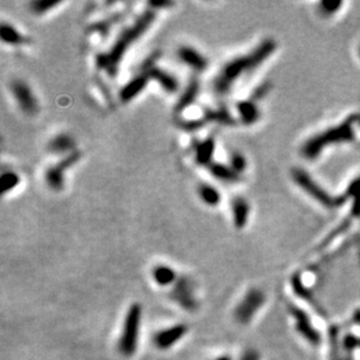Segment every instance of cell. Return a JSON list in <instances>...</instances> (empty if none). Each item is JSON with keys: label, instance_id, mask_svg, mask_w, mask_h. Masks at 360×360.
Here are the masks:
<instances>
[{"label": "cell", "instance_id": "cell-5", "mask_svg": "<svg viewBox=\"0 0 360 360\" xmlns=\"http://www.w3.org/2000/svg\"><path fill=\"white\" fill-rule=\"evenodd\" d=\"M266 302V295L258 288H252L234 309V318L240 324H249Z\"/></svg>", "mask_w": 360, "mask_h": 360}, {"label": "cell", "instance_id": "cell-14", "mask_svg": "<svg viewBox=\"0 0 360 360\" xmlns=\"http://www.w3.org/2000/svg\"><path fill=\"white\" fill-rule=\"evenodd\" d=\"M151 78L145 71H141V74H138L135 77L126 84L125 86L120 90L119 97L123 103H129L137 98L138 96L146 89L147 84L149 83Z\"/></svg>", "mask_w": 360, "mask_h": 360}, {"label": "cell", "instance_id": "cell-26", "mask_svg": "<svg viewBox=\"0 0 360 360\" xmlns=\"http://www.w3.org/2000/svg\"><path fill=\"white\" fill-rule=\"evenodd\" d=\"M20 183V177L14 171H6L2 175L0 178V189H2V195L10 193Z\"/></svg>", "mask_w": 360, "mask_h": 360}, {"label": "cell", "instance_id": "cell-6", "mask_svg": "<svg viewBox=\"0 0 360 360\" xmlns=\"http://www.w3.org/2000/svg\"><path fill=\"white\" fill-rule=\"evenodd\" d=\"M210 123L221 124V125L232 126L234 125V118L232 117L230 111L225 106L217 107V109L206 110L201 118L194 120H187V122L179 123L181 129L188 132H194L196 130L202 129L203 126L207 125Z\"/></svg>", "mask_w": 360, "mask_h": 360}, {"label": "cell", "instance_id": "cell-8", "mask_svg": "<svg viewBox=\"0 0 360 360\" xmlns=\"http://www.w3.org/2000/svg\"><path fill=\"white\" fill-rule=\"evenodd\" d=\"M11 93L23 113L27 115H35L39 112V104L33 91L26 82L15 79L11 83Z\"/></svg>", "mask_w": 360, "mask_h": 360}, {"label": "cell", "instance_id": "cell-12", "mask_svg": "<svg viewBox=\"0 0 360 360\" xmlns=\"http://www.w3.org/2000/svg\"><path fill=\"white\" fill-rule=\"evenodd\" d=\"M171 297L185 310L193 311L197 308V301L194 297L193 285L186 278L179 279L171 291Z\"/></svg>", "mask_w": 360, "mask_h": 360}, {"label": "cell", "instance_id": "cell-15", "mask_svg": "<svg viewBox=\"0 0 360 360\" xmlns=\"http://www.w3.org/2000/svg\"><path fill=\"white\" fill-rule=\"evenodd\" d=\"M145 73H147L148 76H149L151 81L158 82L159 85L161 86L163 90L167 91V93L174 94L177 91L178 81L176 79L175 76L168 73V71L158 67H152L149 69L145 70Z\"/></svg>", "mask_w": 360, "mask_h": 360}, {"label": "cell", "instance_id": "cell-30", "mask_svg": "<svg viewBox=\"0 0 360 360\" xmlns=\"http://www.w3.org/2000/svg\"><path fill=\"white\" fill-rule=\"evenodd\" d=\"M341 5H342V3H336V2H326V3L322 4L323 11L325 12V13H327V14L334 13V12L337 11V9Z\"/></svg>", "mask_w": 360, "mask_h": 360}, {"label": "cell", "instance_id": "cell-25", "mask_svg": "<svg viewBox=\"0 0 360 360\" xmlns=\"http://www.w3.org/2000/svg\"><path fill=\"white\" fill-rule=\"evenodd\" d=\"M123 18V14L117 13L111 15L110 18H107L105 20H102V21H98L91 25L89 27V32L91 33H99L102 37H106L109 34V32L111 29V27H113L115 23H118Z\"/></svg>", "mask_w": 360, "mask_h": 360}, {"label": "cell", "instance_id": "cell-18", "mask_svg": "<svg viewBox=\"0 0 360 360\" xmlns=\"http://www.w3.org/2000/svg\"><path fill=\"white\" fill-rule=\"evenodd\" d=\"M48 152L55 155L67 154L69 155L75 152V140L71 135L67 133H61L56 135L48 143Z\"/></svg>", "mask_w": 360, "mask_h": 360}, {"label": "cell", "instance_id": "cell-1", "mask_svg": "<svg viewBox=\"0 0 360 360\" xmlns=\"http://www.w3.org/2000/svg\"><path fill=\"white\" fill-rule=\"evenodd\" d=\"M277 43L273 39H267L262 41L250 54L240 56L223 68L219 71L217 77L214 79L213 89L217 96L224 97L230 93L233 84L242 77L244 74L250 73L263 63L269 56L274 53Z\"/></svg>", "mask_w": 360, "mask_h": 360}, {"label": "cell", "instance_id": "cell-29", "mask_svg": "<svg viewBox=\"0 0 360 360\" xmlns=\"http://www.w3.org/2000/svg\"><path fill=\"white\" fill-rule=\"evenodd\" d=\"M230 167L233 169L235 173L240 174L242 171H244L246 169V159L244 158L243 154L238 153V152H235L231 155L230 159Z\"/></svg>", "mask_w": 360, "mask_h": 360}, {"label": "cell", "instance_id": "cell-4", "mask_svg": "<svg viewBox=\"0 0 360 360\" xmlns=\"http://www.w3.org/2000/svg\"><path fill=\"white\" fill-rule=\"evenodd\" d=\"M141 316L142 309L137 303L132 305L126 313L123 331L118 342L119 352L125 357H132L137 351Z\"/></svg>", "mask_w": 360, "mask_h": 360}, {"label": "cell", "instance_id": "cell-21", "mask_svg": "<svg viewBox=\"0 0 360 360\" xmlns=\"http://www.w3.org/2000/svg\"><path fill=\"white\" fill-rule=\"evenodd\" d=\"M237 110L240 115V119H242V122L246 124V125L254 124L260 117L258 106L251 101L239 102L237 105Z\"/></svg>", "mask_w": 360, "mask_h": 360}, {"label": "cell", "instance_id": "cell-19", "mask_svg": "<svg viewBox=\"0 0 360 360\" xmlns=\"http://www.w3.org/2000/svg\"><path fill=\"white\" fill-rule=\"evenodd\" d=\"M232 219L237 229H244L249 219L250 215V204L245 198L235 197L231 203Z\"/></svg>", "mask_w": 360, "mask_h": 360}, {"label": "cell", "instance_id": "cell-17", "mask_svg": "<svg viewBox=\"0 0 360 360\" xmlns=\"http://www.w3.org/2000/svg\"><path fill=\"white\" fill-rule=\"evenodd\" d=\"M215 139L207 138L203 141H197L194 145V152H195V161L199 166L207 167L213 161L214 154H215Z\"/></svg>", "mask_w": 360, "mask_h": 360}, {"label": "cell", "instance_id": "cell-9", "mask_svg": "<svg viewBox=\"0 0 360 360\" xmlns=\"http://www.w3.org/2000/svg\"><path fill=\"white\" fill-rule=\"evenodd\" d=\"M293 177L295 179V182L297 185L301 186V188L306 193L309 194L311 197L315 198L316 201H318L321 204H323L324 206L327 207H334L337 206V204L339 203L338 199H335L331 197V196L325 193L321 187L318 185H316V182L313 181V178L310 177L309 175L301 169H296L293 173Z\"/></svg>", "mask_w": 360, "mask_h": 360}, {"label": "cell", "instance_id": "cell-20", "mask_svg": "<svg viewBox=\"0 0 360 360\" xmlns=\"http://www.w3.org/2000/svg\"><path fill=\"white\" fill-rule=\"evenodd\" d=\"M206 168L210 171V174L219 181L227 183L239 181V174L235 173L230 166L223 165L221 162H211Z\"/></svg>", "mask_w": 360, "mask_h": 360}, {"label": "cell", "instance_id": "cell-24", "mask_svg": "<svg viewBox=\"0 0 360 360\" xmlns=\"http://www.w3.org/2000/svg\"><path fill=\"white\" fill-rule=\"evenodd\" d=\"M198 195L203 203L209 206H217L221 202V194L215 187L207 183H202L198 187Z\"/></svg>", "mask_w": 360, "mask_h": 360}, {"label": "cell", "instance_id": "cell-2", "mask_svg": "<svg viewBox=\"0 0 360 360\" xmlns=\"http://www.w3.org/2000/svg\"><path fill=\"white\" fill-rule=\"evenodd\" d=\"M155 18H157V12L149 9L143 12L135 20L133 25L124 29L107 53L97 55L96 65H97L98 69L105 71L110 77H114L118 73V68L124 55L126 54V51L132 45H134L149 29V27L155 21Z\"/></svg>", "mask_w": 360, "mask_h": 360}, {"label": "cell", "instance_id": "cell-13", "mask_svg": "<svg viewBox=\"0 0 360 360\" xmlns=\"http://www.w3.org/2000/svg\"><path fill=\"white\" fill-rule=\"evenodd\" d=\"M177 57L182 63H185L186 66L197 71V73H202L209 65L206 57H204L198 50H196L195 48L190 46L179 47L177 50Z\"/></svg>", "mask_w": 360, "mask_h": 360}, {"label": "cell", "instance_id": "cell-22", "mask_svg": "<svg viewBox=\"0 0 360 360\" xmlns=\"http://www.w3.org/2000/svg\"><path fill=\"white\" fill-rule=\"evenodd\" d=\"M0 37H2L3 42L12 46L23 45V43L27 42V39L23 37L19 31H17L13 26L6 22L2 23V27H0Z\"/></svg>", "mask_w": 360, "mask_h": 360}, {"label": "cell", "instance_id": "cell-31", "mask_svg": "<svg viewBox=\"0 0 360 360\" xmlns=\"http://www.w3.org/2000/svg\"><path fill=\"white\" fill-rule=\"evenodd\" d=\"M259 359H260V355L257 351L249 350L242 355V358L239 360H259Z\"/></svg>", "mask_w": 360, "mask_h": 360}, {"label": "cell", "instance_id": "cell-33", "mask_svg": "<svg viewBox=\"0 0 360 360\" xmlns=\"http://www.w3.org/2000/svg\"><path fill=\"white\" fill-rule=\"evenodd\" d=\"M215 360H232V359L229 357V355H223V357H219Z\"/></svg>", "mask_w": 360, "mask_h": 360}, {"label": "cell", "instance_id": "cell-3", "mask_svg": "<svg viewBox=\"0 0 360 360\" xmlns=\"http://www.w3.org/2000/svg\"><path fill=\"white\" fill-rule=\"evenodd\" d=\"M357 122V119L352 118L346 120L345 123L341 124L337 127L329 130L325 133H322L311 139L309 142H307L303 147V153L307 158H315L316 155L321 153V151L325 146H329L331 143H338L344 141H350L353 139V130L352 125Z\"/></svg>", "mask_w": 360, "mask_h": 360}, {"label": "cell", "instance_id": "cell-10", "mask_svg": "<svg viewBox=\"0 0 360 360\" xmlns=\"http://www.w3.org/2000/svg\"><path fill=\"white\" fill-rule=\"evenodd\" d=\"M290 313L295 319V329L297 333L309 342L313 346H318L322 342L321 334L315 329L314 324L311 323L310 317L305 310L299 309L297 307H291Z\"/></svg>", "mask_w": 360, "mask_h": 360}, {"label": "cell", "instance_id": "cell-16", "mask_svg": "<svg viewBox=\"0 0 360 360\" xmlns=\"http://www.w3.org/2000/svg\"><path fill=\"white\" fill-rule=\"evenodd\" d=\"M199 90H201V83L197 77H193L188 83L186 90L183 91L181 97L178 98L175 106L176 113H182L183 111L188 109L190 105H193L196 98L198 97Z\"/></svg>", "mask_w": 360, "mask_h": 360}, {"label": "cell", "instance_id": "cell-23", "mask_svg": "<svg viewBox=\"0 0 360 360\" xmlns=\"http://www.w3.org/2000/svg\"><path fill=\"white\" fill-rule=\"evenodd\" d=\"M153 279L158 285L166 287L175 282L176 273L173 268L166 265L155 266L153 269Z\"/></svg>", "mask_w": 360, "mask_h": 360}, {"label": "cell", "instance_id": "cell-28", "mask_svg": "<svg viewBox=\"0 0 360 360\" xmlns=\"http://www.w3.org/2000/svg\"><path fill=\"white\" fill-rule=\"evenodd\" d=\"M341 346L346 354H351L353 350L360 349V338L353 335H346L341 342Z\"/></svg>", "mask_w": 360, "mask_h": 360}, {"label": "cell", "instance_id": "cell-32", "mask_svg": "<svg viewBox=\"0 0 360 360\" xmlns=\"http://www.w3.org/2000/svg\"><path fill=\"white\" fill-rule=\"evenodd\" d=\"M173 5L174 4L170 3V2H151L149 3L151 9L154 10V11L161 9V7H169V6H173Z\"/></svg>", "mask_w": 360, "mask_h": 360}, {"label": "cell", "instance_id": "cell-11", "mask_svg": "<svg viewBox=\"0 0 360 360\" xmlns=\"http://www.w3.org/2000/svg\"><path fill=\"white\" fill-rule=\"evenodd\" d=\"M188 333V326L185 324H176L168 329H163L155 334L153 343L159 350H168L178 343Z\"/></svg>", "mask_w": 360, "mask_h": 360}, {"label": "cell", "instance_id": "cell-27", "mask_svg": "<svg viewBox=\"0 0 360 360\" xmlns=\"http://www.w3.org/2000/svg\"><path fill=\"white\" fill-rule=\"evenodd\" d=\"M59 4L58 2H47V0H40V2H33L31 3V10L32 12H34L35 14L42 15L47 13L48 11L53 10L54 7L58 6Z\"/></svg>", "mask_w": 360, "mask_h": 360}, {"label": "cell", "instance_id": "cell-7", "mask_svg": "<svg viewBox=\"0 0 360 360\" xmlns=\"http://www.w3.org/2000/svg\"><path fill=\"white\" fill-rule=\"evenodd\" d=\"M81 159V153L78 151H75L73 153L67 155V157L56 163V165L49 167V169L45 174L46 185L54 191H61L65 187V173L70 167L76 165Z\"/></svg>", "mask_w": 360, "mask_h": 360}]
</instances>
